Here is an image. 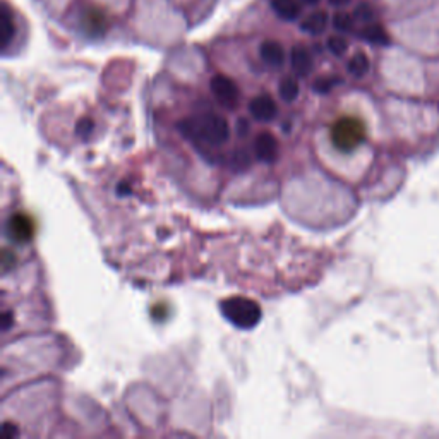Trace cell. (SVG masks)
I'll use <instances>...</instances> for the list:
<instances>
[{"instance_id": "f546056e", "label": "cell", "mask_w": 439, "mask_h": 439, "mask_svg": "<svg viewBox=\"0 0 439 439\" xmlns=\"http://www.w3.org/2000/svg\"><path fill=\"white\" fill-rule=\"evenodd\" d=\"M302 3H305V6H316V3H319L321 0H301Z\"/></svg>"}, {"instance_id": "30bf717a", "label": "cell", "mask_w": 439, "mask_h": 439, "mask_svg": "<svg viewBox=\"0 0 439 439\" xmlns=\"http://www.w3.org/2000/svg\"><path fill=\"white\" fill-rule=\"evenodd\" d=\"M259 55H261L262 62L268 64L269 67H282L285 64V48L282 43L275 42V39H266L259 46Z\"/></svg>"}, {"instance_id": "7c38bea8", "label": "cell", "mask_w": 439, "mask_h": 439, "mask_svg": "<svg viewBox=\"0 0 439 439\" xmlns=\"http://www.w3.org/2000/svg\"><path fill=\"white\" fill-rule=\"evenodd\" d=\"M328 12H326V10H316V12H311L304 21H302L301 30L304 31V33L316 37V35L325 33L326 28H328Z\"/></svg>"}, {"instance_id": "277c9868", "label": "cell", "mask_w": 439, "mask_h": 439, "mask_svg": "<svg viewBox=\"0 0 439 439\" xmlns=\"http://www.w3.org/2000/svg\"><path fill=\"white\" fill-rule=\"evenodd\" d=\"M6 233L14 244L17 246H24V244L31 242L37 233V223L33 217L26 213H14L7 220Z\"/></svg>"}, {"instance_id": "4fadbf2b", "label": "cell", "mask_w": 439, "mask_h": 439, "mask_svg": "<svg viewBox=\"0 0 439 439\" xmlns=\"http://www.w3.org/2000/svg\"><path fill=\"white\" fill-rule=\"evenodd\" d=\"M271 9L285 21H297L302 14V7L297 0H271Z\"/></svg>"}, {"instance_id": "8fae6325", "label": "cell", "mask_w": 439, "mask_h": 439, "mask_svg": "<svg viewBox=\"0 0 439 439\" xmlns=\"http://www.w3.org/2000/svg\"><path fill=\"white\" fill-rule=\"evenodd\" d=\"M14 37H16L14 14L7 3H2V7H0V46H2V50L9 48Z\"/></svg>"}, {"instance_id": "4316f807", "label": "cell", "mask_w": 439, "mask_h": 439, "mask_svg": "<svg viewBox=\"0 0 439 439\" xmlns=\"http://www.w3.org/2000/svg\"><path fill=\"white\" fill-rule=\"evenodd\" d=\"M249 122H246V118H239V124H237V129H239V136H246L249 132Z\"/></svg>"}, {"instance_id": "52a82bcc", "label": "cell", "mask_w": 439, "mask_h": 439, "mask_svg": "<svg viewBox=\"0 0 439 439\" xmlns=\"http://www.w3.org/2000/svg\"><path fill=\"white\" fill-rule=\"evenodd\" d=\"M254 153L262 163H273L278 158V141L269 131H262L254 141Z\"/></svg>"}, {"instance_id": "d6986e66", "label": "cell", "mask_w": 439, "mask_h": 439, "mask_svg": "<svg viewBox=\"0 0 439 439\" xmlns=\"http://www.w3.org/2000/svg\"><path fill=\"white\" fill-rule=\"evenodd\" d=\"M333 26L341 33H348L354 28V16L347 12H337L333 16Z\"/></svg>"}, {"instance_id": "ac0fdd59", "label": "cell", "mask_w": 439, "mask_h": 439, "mask_svg": "<svg viewBox=\"0 0 439 439\" xmlns=\"http://www.w3.org/2000/svg\"><path fill=\"white\" fill-rule=\"evenodd\" d=\"M93 132H95V120L91 117L79 118L78 124H75V134H78V138H81L82 141H88L93 136Z\"/></svg>"}, {"instance_id": "9c48e42d", "label": "cell", "mask_w": 439, "mask_h": 439, "mask_svg": "<svg viewBox=\"0 0 439 439\" xmlns=\"http://www.w3.org/2000/svg\"><path fill=\"white\" fill-rule=\"evenodd\" d=\"M290 66H292L294 73L298 78H307L312 73V67H314V60H312L311 52L305 46L295 45L290 50Z\"/></svg>"}, {"instance_id": "d4e9b609", "label": "cell", "mask_w": 439, "mask_h": 439, "mask_svg": "<svg viewBox=\"0 0 439 439\" xmlns=\"http://www.w3.org/2000/svg\"><path fill=\"white\" fill-rule=\"evenodd\" d=\"M2 436L7 438V439H14V438L19 436V429H17L16 424L6 422L2 426Z\"/></svg>"}, {"instance_id": "44dd1931", "label": "cell", "mask_w": 439, "mask_h": 439, "mask_svg": "<svg viewBox=\"0 0 439 439\" xmlns=\"http://www.w3.org/2000/svg\"><path fill=\"white\" fill-rule=\"evenodd\" d=\"M354 17L357 21H361V23H373L374 17H376V14H374L373 7L369 6V3H361V6L357 7V9L354 10Z\"/></svg>"}, {"instance_id": "5bb4252c", "label": "cell", "mask_w": 439, "mask_h": 439, "mask_svg": "<svg viewBox=\"0 0 439 439\" xmlns=\"http://www.w3.org/2000/svg\"><path fill=\"white\" fill-rule=\"evenodd\" d=\"M361 37L366 39V42L374 43V45H388L390 43V35L386 33L381 24L377 23H369L364 30L361 31Z\"/></svg>"}, {"instance_id": "83f0119b", "label": "cell", "mask_w": 439, "mask_h": 439, "mask_svg": "<svg viewBox=\"0 0 439 439\" xmlns=\"http://www.w3.org/2000/svg\"><path fill=\"white\" fill-rule=\"evenodd\" d=\"M117 190H118V196H127L129 192H131V187L127 186V183H118V187H117Z\"/></svg>"}, {"instance_id": "f1b7e54d", "label": "cell", "mask_w": 439, "mask_h": 439, "mask_svg": "<svg viewBox=\"0 0 439 439\" xmlns=\"http://www.w3.org/2000/svg\"><path fill=\"white\" fill-rule=\"evenodd\" d=\"M328 2L333 7H345V6H348V3H350V0H328Z\"/></svg>"}, {"instance_id": "cb8c5ba5", "label": "cell", "mask_w": 439, "mask_h": 439, "mask_svg": "<svg viewBox=\"0 0 439 439\" xmlns=\"http://www.w3.org/2000/svg\"><path fill=\"white\" fill-rule=\"evenodd\" d=\"M16 265V254L9 249H3L2 253V269L3 271H9L12 266Z\"/></svg>"}, {"instance_id": "3957f363", "label": "cell", "mask_w": 439, "mask_h": 439, "mask_svg": "<svg viewBox=\"0 0 439 439\" xmlns=\"http://www.w3.org/2000/svg\"><path fill=\"white\" fill-rule=\"evenodd\" d=\"M367 138V127L364 120L354 115H343L337 118L330 129L331 145L341 153H352L357 150Z\"/></svg>"}, {"instance_id": "ffe728a7", "label": "cell", "mask_w": 439, "mask_h": 439, "mask_svg": "<svg viewBox=\"0 0 439 439\" xmlns=\"http://www.w3.org/2000/svg\"><path fill=\"white\" fill-rule=\"evenodd\" d=\"M326 45H328L330 52L337 57L345 55L348 50V42L343 37H330L328 42H326Z\"/></svg>"}, {"instance_id": "8992f818", "label": "cell", "mask_w": 439, "mask_h": 439, "mask_svg": "<svg viewBox=\"0 0 439 439\" xmlns=\"http://www.w3.org/2000/svg\"><path fill=\"white\" fill-rule=\"evenodd\" d=\"M81 28L89 38H103L109 31V17L98 6H88L81 12Z\"/></svg>"}, {"instance_id": "ba28073f", "label": "cell", "mask_w": 439, "mask_h": 439, "mask_svg": "<svg viewBox=\"0 0 439 439\" xmlns=\"http://www.w3.org/2000/svg\"><path fill=\"white\" fill-rule=\"evenodd\" d=\"M249 111L258 122H271L276 117V103L269 95H258L249 102Z\"/></svg>"}, {"instance_id": "7402d4cb", "label": "cell", "mask_w": 439, "mask_h": 439, "mask_svg": "<svg viewBox=\"0 0 439 439\" xmlns=\"http://www.w3.org/2000/svg\"><path fill=\"white\" fill-rule=\"evenodd\" d=\"M249 163H251V158L246 150L235 151V154L232 156V167L235 168V170H244V168L249 167Z\"/></svg>"}, {"instance_id": "9a60e30c", "label": "cell", "mask_w": 439, "mask_h": 439, "mask_svg": "<svg viewBox=\"0 0 439 439\" xmlns=\"http://www.w3.org/2000/svg\"><path fill=\"white\" fill-rule=\"evenodd\" d=\"M347 69L354 78H364L370 69L369 57H367L364 52H357L350 60H348Z\"/></svg>"}, {"instance_id": "484cf974", "label": "cell", "mask_w": 439, "mask_h": 439, "mask_svg": "<svg viewBox=\"0 0 439 439\" xmlns=\"http://www.w3.org/2000/svg\"><path fill=\"white\" fill-rule=\"evenodd\" d=\"M12 312H9V311H6L3 312V316H2V330L3 331H9L10 330V326H12Z\"/></svg>"}, {"instance_id": "603a6c76", "label": "cell", "mask_w": 439, "mask_h": 439, "mask_svg": "<svg viewBox=\"0 0 439 439\" xmlns=\"http://www.w3.org/2000/svg\"><path fill=\"white\" fill-rule=\"evenodd\" d=\"M150 312H151V318H153L154 321H165L168 314V307L167 304H154Z\"/></svg>"}, {"instance_id": "6da1fadb", "label": "cell", "mask_w": 439, "mask_h": 439, "mask_svg": "<svg viewBox=\"0 0 439 439\" xmlns=\"http://www.w3.org/2000/svg\"><path fill=\"white\" fill-rule=\"evenodd\" d=\"M179 131L186 139L203 143L206 146H222L230 139V125L225 117L208 111L199 117L186 118L179 124Z\"/></svg>"}, {"instance_id": "7a4b0ae2", "label": "cell", "mask_w": 439, "mask_h": 439, "mask_svg": "<svg viewBox=\"0 0 439 439\" xmlns=\"http://www.w3.org/2000/svg\"><path fill=\"white\" fill-rule=\"evenodd\" d=\"M220 311L226 321L232 323L239 330H253L254 326L259 325L262 316L258 302L253 298L242 297V295L223 298L220 302Z\"/></svg>"}, {"instance_id": "e0dca14e", "label": "cell", "mask_w": 439, "mask_h": 439, "mask_svg": "<svg viewBox=\"0 0 439 439\" xmlns=\"http://www.w3.org/2000/svg\"><path fill=\"white\" fill-rule=\"evenodd\" d=\"M338 84H341V78H338V75H323V78L316 79L312 89L319 95H328L331 89L337 88Z\"/></svg>"}, {"instance_id": "5b68a950", "label": "cell", "mask_w": 439, "mask_h": 439, "mask_svg": "<svg viewBox=\"0 0 439 439\" xmlns=\"http://www.w3.org/2000/svg\"><path fill=\"white\" fill-rule=\"evenodd\" d=\"M210 88L220 105L229 110L237 109V105L240 102V91L233 79H230L225 74H217L211 78Z\"/></svg>"}, {"instance_id": "2e32d148", "label": "cell", "mask_w": 439, "mask_h": 439, "mask_svg": "<svg viewBox=\"0 0 439 439\" xmlns=\"http://www.w3.org/2000/svg\"><path fill=\"white\" fill-rule=\"evenodd\" d=\"M298 93H301V88H298L297 79L283 78L282 81H280L278 95H280V98L283 100V102H287V103L295 102L298 96Z\"/></svg>"}]
</instances>
